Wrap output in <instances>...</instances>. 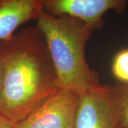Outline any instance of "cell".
<instances>
[{
    "mask_svg": "<svg viewBox=\"0 0 128 128\" xmlns=\"http://www.w3.org/2000/svg\"><path fill=\"white\" fill-rule=\"evenodd\" d=\"M120 128H128V85L122 84L119 108Z\"/></svg>",
    "mask_w": 128,
    "mask_h": 128,
    "instance_id": "ba28073f",
    "label": "cell"
},
{
    "mask_svg": "<svg viewBox=\"0 0 128 128\" xmlns=\"http://www.w3.org/2000/svg\"><path fill=\"white\" fill-rule=\"evenodd\" d=\"M2 92H3V87H2V73L0 69V111L2 108Z\"/></svg>",
    "mask_w": 128,
    "mask_h": 128,
    "instance_id": "30bf717a",
    "label": "cell"
},
{
    "mask_svg": "<svg viewBox=\"0 0 128 128\" xmlns=\"http://www.w3.org/2000/svg\"><path fill=\"white\" fill-rule=\"evenodd\" d=\"M112 73L122 84L128 85V48L118 51L113 58Z\"/></svg>",
    "mask_w": 128,
    "mask_h": 128,
    "instance_id": "52a82bcc",
    "label": "cell"
},
{
    "mask_svg": "<svg viewBox=\"0 0 128 128\" xmlns=\"http://www.w3.org/2000/svg\"><path fill=\"white\" fill-rule=\"evenodd\" d=\"M14 124L9 120L0 114V128H13Z\"/></svg>",
    "mask_w": 128,
    "mask_h": 128,
    "instance_id": "9c48e42d",
    "label": "cell"
},
{
    "mask_svg": "<svg viewBox=\"0 0 128 128\" xmlns=\"http://www.w3.org/2000/svg\"><path fill=\"white\" fill-rule=\"evenodd\" d=\"M43 10L54 16H68L80 18L96 30L104 26V14L110 10L122 15L128 0H41Z\"/></svg>",
    "mask_w": 128,
    "mask_h": 128,
    "instance_id": "5b68a950",
    "label": "cell"
},
{
    "mask_svg": "<svg viewBox=\"0 0 128 128\" xmlns=\"http://www.w3.org/2000/svg\"><path fill=\"white\" fill-rule=\"evenodd\" d=\"M41 0H0V41L9 38L22 25L38 18Z\"/></svg>",
    "mask_w": 128,
    "mask_h": 128,
    "instance_id": "8992f818",
    "label": "cell"
},
{
    "mask_svg": "<svg viewBox=\"0 0 128 128\" xmlns=\"http://www.w3.org/2000/svg\"><path fill=\"white\" fill-rule=\"evenodd\" d=\"M79 95L60 89L13 128H75Z\"/></svg>",
    "mask_w": 128,
    "mask_h": 128,
    "instance_id": "277c9868",
    "label": "cell"
},
{
    "mask_svg": "<svg viewBox=\"0 0 128 128\" xmlns=\"http://www.w3.org/2000/svg\"><path fill=\"white\" fill-rule=\"evenodd\" d=\"M0 114L16 124L60 88L46 38L36 25L0 41Z\"/></svg>",
    "mask_w": 128,
    "mask_h": 128,
    "instance_id": "6da1fadb",
    "label": "cell"
},
{
    "mask_svg": "<svg viewBox=\"0 0 128 128\" xmlns=\"http://www.w3.org/2000/svg\"><path fill=\"white\" fill-rule=\"evenodd\" d=\"M36 26L46 38L60 89L78 95L100 85L97 71L88 66L86 46L95 29L80 18L54 16L44 10Z\"/></svg>",
    "mask_w": 128,
    "mask_h": 128,
    "instance_id": "7a4b0ae2",
    "label": "cell"
},
{
    "mask_svg": "<svg viewBox=\"0 0 128 128\" xmlns=\"http://www.w3.org/2000/svg\"><path fill=\"white\" fill-rule=\"evenodd\" d=\"M121 88L100 84L79 95L75 128H120Z\"/></svg>",
    "mask_w": 128,
    "mask_h": 128,
    "instance_id": "3957f363",
    "label": "cell"
}]
</instances>
